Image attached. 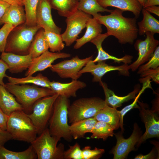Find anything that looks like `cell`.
<instances>
[{"instance_id":"1","label":"cell","mask_w":159,"mask_h":159,"mask_svg":"<svg viewBox=\"0 0 159 159\" xmlns=\"http://www.w3.org/2000/svg\"><path fill=\"white\" fill-rule=\"evenodd\" d=\"M123 12L116 9L108 15L98 14L93 17L106 27L109 36H113L121 44H132L138 34L137 18L125 17Z\"/></svg>"},{"instance_id":"2","label":"cell","mask_w":159,"mask_h":159,"mask_svg":"<svg viewBox=\"0 0 159 159\" xmlns=\"http://www.w3.org/2000/svg\"><path fill=\"white\" fill-rule=\"evenodd\" d=\"M70 105L68 98L59 95L54 102L48 122L50 134L67 141H70L72 138L68 122V109Z\"/></svg>"},{"instance_id":"3","label":"cell","mask_w":159,"mask_h":159,"mask_svg":"<svg viewBox=\"0 0 159 159\" xmlns=\"http://www.w3.org/2000/svg\"><path fill=\"white\" fill-rule=\"evenodd\" d=\"M6 130L12 139L30 143L38 134L36 127L22 110L15 111L8 116Z\"/></svg>"},{"instance_id":"4","label":"cell","mask_w":159,"mask_h":159,"mask_svg":"<svg viewBox=\"0 0 159 159\" xmlns=\"http://www.w3.org/2000/svg\"><path fill=\"white\" fill-rule=\"evenodd\" d=\"M4 87L15 96L17 101L22 105L24 111L27 114L32 112L34 105L38 100L55 94L49 88L26 84L13 85L8 82L5 84Z\"/></svg>"},{"instance_id":"5","label":"cell","mask_w":159,"mask_h":159,"mask_svg":"<svg viewBox=\"0 0 159 159\" xmlns=\"http://www.w3.org/2000/svg\"><path fill=\"white\" fill-rule=\"evenodd\" d=\"M40 29L37 25L29 26L25 23L14 28L7 38L5 52L21 55L29 54L34 36Z\"/></svg>"},{"instance_id":"6","label":"cell","mask_w":159,"mask_h":159,"mask_svg":"<svg viewBox=\"0 0 159 159\" xmlns=\"http://www.w3.org/2000/svg\"><path fill=\"white\" fill-rule=\"evenodd\" d=\"M60 140L52 136L47 127L31 143L38 159H64V145H57Z\"/></svg>"},{"instance_id":"7","label":"cell","mask_w":159,"mask_h":159,"mask_svg":"<svg viewBox=\"0 0 159 159\" xmlns=\"http://www.w3.org/2000/svg\"><path fill=\"white\" fill-rule=\"evenodd\" d=\"M106 105L105 100L98 97L82 98L74 101L68 109L69 123L94 117Z\"/></svg>"},{"instance_id":"8","label":"cell","mask_w":159,"mask_h":159,"mask_svg":"<svg viewBox=\"0 0 159 159\" xmlns=\"http://www.w3.org/2000/svg\"><path fill=\"white\" fill-rule=\"evenodd\" d=\"M58 96L55 94L40 99L34 105L32 112L27 114L36 127L39 135L47 127L54 102Z\"/></svg>"},{"instance_id":"9","label":"cell","mask_w":159,"mask_h":159,"mask_svg":"<svg viewBox=\"0 0 159 159\" xmlns=\"http://www.w3.org/2000/svg\"><path fill=\"white\" fill-rule=\"evenodd\" d=\"M92 16L79 10L66 17L67 28L65 32L61 34L66 46H71L76 41L78 35L86 27L88 20Z\"/></svg>"},{"instance_id":"10","label":"cell","mask_w":159,"mask_h":159,"mask_svg":"<svg viewBox=\"0 0 159 159\" xmlns=\"http://www.w3.org/2000/svg\"><path fill=\"white\" fill-rule=\"evenodd\" d=\"M92 59V56L83 59H80L78 56H76L71 59L52 64L49 68L61 78L77 80L81 76L79 73L80 71Z\"/></svg>"},{"instance_id":"11","label":"cell","mask_w":159,"mask_h":159,"mask_svg":"<svg viewBox=\"0 0 159 159\" xmlns=\"http://www.w3.org/2000/svg\"><path fill=\"white\" fill-rule=\"evenodd\" d=\"M145 34V40L138 39L134 44V47L138 52V57L135 61L129 65L132 71H136L140 65L149 59L159 44V41L154 38V34L150 32Z\"/></svg>"},{"instance_id":"12","label":"cell","mask_w":159,"mask_h":159,"mask_svg":"<svg viewBox=\"0 0 159 159\" xmlns=\"http://www.w3.org/2000/svg\"><path fill=\"white\" fill-rule=\"evenodd\" d=\"M141 132L138 125L135 123L133 130L131 136L125 139L122 132L114 134L117 139L115 146L111 151L114 159H124L127 156L131 151L135 150V146L138 142L142 135Z\"/></svg>"},{"instance_id":"13","label":"cell","mask_w":159,"mask_h":159,"mask_svg":"<svg viewBox=\"0 0 159 159\" xmlns=\"http://www.w3.org/2000/svg\"><path fill=\"white\" fill-rule=\"evenodd\" d=\"M129 65L124 64L120 66H113L105 63V61L97 62V64L91 59L89 60L85 66L80 71L79 73L82 75L85 73H90L93 76L92 81L93 82H100L102 77L107 73L111 71H117L120 74L129 76L130 69Z\"/></svg>"},{"instance_id":"14","label":"cell","mask_w":159,"mask_h":159,"mask_svg":"<svg viewBox=\"0 0 159 159\" xmlns=\"http://www.w3.org/2000/svg\"><path fill=\"white\" fill-rule=\"evenodd\" d=\"M140 106L141 117L144 123L145 131L142 135L137 143L139 146L147 139L159 136V118L158 114L155 110L146 108V105L138 100Z\"/></svg>"},{"instance_id":"15","label":"cell","mask_w":159,"mask_h":159,"mask_svg":"<svg viewBox=\"0 0 159 159\" xmlns=\"http://www.w3.org/2000/svg\"><path fill=\"white\" fill-rule=\"evenodd\" d=\"M51 9L48 0H39L36 13L37 25L45 31L60 34L62 29L55 24L51 14Z\"/></svg>"},{"instance_id":"16","label":"cell","mask_w":159,"mask_h":159,"mask_svg":"<svg viewBox=\"0 0 159 159\" xmlns=\"http://www.w3.org/2000/svg\"><path fill=\"white\" fill-rule=\"evenodd\" d=\"M71 56L69 53L60 52H53L48 50L37 57L32 59L25 76L32 75L37 72L44 70L50 67L52 63L56 59L69 57Z\"/></svg>"},{"instance_id":"17","label":"cell","mask_w":159,"mask_h":159,"mask_svg":"<svg viewBox=\"0 0 159 159\" xmlns=\"http://www.w3.org/2000/svg\"><path fill=\"white\" fill-rule=\"evenodd\" d=\"M0 57L7 64L8 70L12 73H21L28 69L32 59L29 54L21 55L5 52L1 53Z\"/></svg>"},{"instance_id":"18","label":"cell","mask_w":159,"mask_h":159,"mask_svg":"<svg viewBox=\"0 0 159 159\" xmlns=\"http://www.w3.org/2000/svg\"><path fill=\"white\" fill-rule=\"evenodd\" d=\"M99 84L104 91L105 96V101L106 105L115 108L121 107L124 102L135 99L136 97V94L140 90V85H136L134 90L127 95L124 96H119L116 95L113 91L108 88L105 83L102 81L99 83Z\"/></svg>"},{"instance_id":"19","label":"cell","mask_w":159,"mask_h":159,"mask_svg":"<svg viewBox=\"0 0 159 159\" xmlns=\"http://www.w3.org/2000/svg\"><path fill=\"white\" fill-rule=\"evenodd\" d=\"M50 89L55 94L68 98L71 97H76L77 91L86 86L85 83L77 80H72L71 82L67 83L53 81L50 82Z\"/></svg>"},{"instance_id":"20","label":"cell","mask_w":159,"mask_h":159,"mask_svg":"<svg viewBox=\"0 0 159 159\" xmlns=\"http://www.w3.org/2000/svg\"><path fill=\"white\" fill-rule=\"evenodd\" d=\"M108 36L107 32L101 34L90 41L96 46L98 51L97 55L95 59L93 60V62L95 63L111 59L113 60L115 62L118 63L121 62L127 64L130 63L133 58L132 56L126 55L122 57L117 58L110 55L103 49L102 47V43Z\"/></svg>"},{"instance_id":"21","label":"cell","mask_w":159,"mask_h":159,"mask_svg":"<svg viewBox=\"0 0 159 159\" xmlns=\"http://www.w3.org/2000/svg\"><path fill=\"white\" fill-rule=\"evenodd\" d=\"M103 7H113L124 11L132 12L135 17L138 18L142 9V7L137 0H97Z\"/></svg>"},{"instance_id":"22","label":"cell","mask_w":159,"mask_h":159,"mask_svg":"<svg viewBox=\"0 0 159 159\" xmlns=\"http://www.w3.org/2000/svg\"><path fill=\"white\" fill-rule=\"evenodd\" d=\"M26 20L25 13L23 6L10 5L4 16L0 19V25L9 23L15 27L24 23Z\"/></svg>"},{"instance_id":"23","label":"cell","mask_w":159,"mask_h":159,"mask_svg":"<svg viewBox=\"0 0 159 159\" xmlns=\"http://www.w3.org/2000/svg\"><path fill=\"white\" fill-rule=\"evenodd\" d=\"M86 27V31L84 35L76 40L74 49H78L86 43L90 42L92 39L101 34L102 31V24L93 17L88 20Z\"/></svg>"},{"instance_id":"24","label":"cell","mask_w":159,"mask_h":159,"mask_svg":"<svg viewBox=\"0 0 159 159\" xmlns=\"http://www.w3.org/2000/svg\"><path fill=\"white\" fill-rule=\"evenodd\" d=\"M0 107L8 116L13 112L24 109L13 95L8 91L4 86L0 85Z\"/></svg>"},{"instance_id":"25","label":"cell","mask_w":159,"mask_h":159,"mask_svg":"<svg viewBox=\"0 0 159 159\" xmlns=\"http://www.w3.org/2000/svg\"><path fill=\"white\" fill-rule=\"evenodd\" d=\"M97 121L92 117L71 124L69 129L72 138L76 140L84 138L86 133L91 132Z\"/></svg>"},{"instance_id":"26","label":"cell","mask_w":159,"mask_h":159,"mask_svg":"<svg viewBox=\"0 0 159 159\" xmlns=\"http://www.w3.org/2000/svg\"><path fill=\"white\" fill-rule=\"evenodd\" d=\"M94 117L97 121L108 124L114 130H117L120 127L119 111L106 105Z\"/></svg>"},{"instance_id":"27","label":"cell","mask_w":159,"mask_h":159,"mask_svg":"<svg viewBox=\"0 0 159 159\" xmlns=\"http://www.w3.org/2000/svg\"><path fill=\"white\" fill-rule=\"evenodd\" d=\"M143 19L138 23V34L143 35L147 32L159 33V21L145 9L142 10Z\"/></svg>"},{"instance_id":"28","label":"cell","mask_w":159,"mask_h":159,"mask_svg":"<svg viewBox=\"0 0 159 159\" xmlns=\"http://www.w3.org/2000/svg\"><path fill=\"white\" fill-rule=\"evenodd\" d=\"M49 49L44 30L41 28L34 36L29 49V54L32 59L48 51Z\"/></svg>"},{"instance_id":"29","label":"cell","mask_w":159,"mask_h":159,"mask_svg":"<svg viewBox=\"0 0 159 159\" xmlns=\"http://www.w3.org/2000/svg\"><path fill=\"white\" fill-rule=\"evenodd\" d=\"M52 9L57 10L59 14L67 17L77 9L78 0H48Z\"/></svg>"},{"instance_id":"30","label":"cell","mask_w":159,"mask_h":159,"mask_svg":"<svg viewBox=\"0 0 159 159\" xmlns=\"http://www.w3.org/2000/svg\"><path fill=\"white\" fill-rule=\"evenodd\" d=\"M8 83L13 85H22L32 84L43 87L50 89L51 81L47 77L39 73L35 76H26L21 78L7 76Z\"/></svg>"},{"instance_id":"31","label":"cell","mask_w":159,"mask_h":159,"mask_svg":"<svg viewBox=\"0 0 159 159\" xmlns=\"http://www.w3.org/2000/svg\"><path fill=\"white\" fill-rule=\"evenodd\" d=\"M36 152L31 145L26 149L21 152L9 150L4 146L0 147V159H35Z\"/></svg>"},{"instance_id":"32","label":"cell","mask_w":159,"mask_h":159,"mask_svg":"<svg viewBox=\"0 0 159 159\" xmlns=\"http://www.w3.org/2000/svg\"><path fill=\"white\" fill-rule=\"evenodd\" d=\"M77 9L92 15L93 17L99 12L110 13L112 11L102 7L97 0H80L79 1Z\"/></svg>"},{"instance_id":"33","label":"cell","mask_w":159,"mask_h":159,"mask_svg":"<svg viewBox=\"0 0 159 159\" xmlns=\"http://www.w3.org/2000/svg\"><path fill=\"white\" fill-rule=\"evenodd\" d=\"M114 130L108 124L103 122L97 121L91 133V138L92 139H102L106 140L109 137L113 136Z\"/></svg>"},{"instance_id":"34","label":"cell","mask_w":159,"mask_h":159,"mask_svg":"<svg viewBox=\"0 0 159 159\" xmlns=\"http://www.w3.org/2000/svg\"><path fill=\"white\" fill-rule=\"evenodd\" d=\"M45 33L49 49L51 52H60L64 49L65 44L61 34L50 31H45Z\"/></svg>"},{"instance_id":"35","label":"cell","mask_w":159,"mask_h":159,"mask_svg":"<svg viewBox=\"0 0 159 159\" xmlns=\"http://www.w3.org/2000/svg\"><path fill=\"white\" fill-rule=\"evenodd\" d=\"M39 0H24V6L26 20L25 23L28 26H32L37 25L36 19V13Z\"/></svg>"},{"instance_id":"36","label":"cell","mask_w":159,"mask_h":159,"mask_svg":"<svg viewBox=\"0 0 159 159\" xmlns=\"http://www.w3.org/2000/svg\"><path fill=\"white\" fill-rule=\"evenodd\" d=\"M149 86L148 85L145 84H143V87L142 89L140 90L139 93L137 97L134 99V101L130 104L128 105L123 108L120 111H119L120 116V127L121 128L122 132L124 130L123 127V118L124 116L129 111L133 108H137L139 109L140 106L137 104V102L138 99L144 91Z\"/></svg>"},{"instance_id":"37","label":"cell","mask_w":159,"mask_h":159,"mask_svg":"<svg viewBox=\"0 0 159 159\" xmlns=\"http://www.w3.org/2000/svg\"><path fill=\"white\" fill-rule=\"evenodd\" d=\"M146 63L140 65L138 68V73H141L150 69H155L159 66V46H158L149 59Z\"/></svg>"},{"instance_id":"38","label":"cell","mask_w":159,"mask_h":159,"mask_svg":"<svg viewBox=\"0 0 159 159\" xmlns=\"http://www.w3.org/2000/svg\"><path fill=\"white\" fill-rule=\"evenodd\" d=\"M82 159H98L105 153V150L95 147L91 149L89 146H85L82 149Z\"/></svg>"},{"instance_id":"39","label":"cell","mask_w":159,"mask_h":159,"mask_svg":"<svg viewBox=\"0 0 159 159\" xmlns=\"http://www.w3.org/2000/svg\"><path fill=\"white\" fill-rule=\"evenodd\" d=\"M64 158L65 159H82V151L78 143L69 146V148L64 151Z\"/></svg>"},{"instance_id":"40","label":"cell","mask_w":159,"mask_h":159,"mask_svg":"<svg viewBox=\"0 0 159 159\" xmlns=\"http://www.w3.org/2000/svg\"><path fill=\"white\" fill-rule=\"evenodd\" d=\"M14 28L11 24L6 23L0 29V52H5L7 38L10 33Z\"/></svg>"},{"instance_id":"41","label":"cell","mask_w":159,"mask_h":159,"mask_svg":"<svg viewBox=\"0 0 159 159\" xmlns=\"http://www.w3.org/2000/svg\"><path fill=\"white\" fill-rule=\"evenodd\" d=\"M142 78L148 77L151 79L155 83L159 84V67L155 69H150L140 74Z\"/></svg>"},{"instance_id":"42","label":"cell","mask_w":159,"mask_h":159,"mask_svg":"<svg viewBox=\"0 0 159 159\" xmlns=\"http://www.w3.org/2000/svg\"><path fill=\"white\" fill-rule=\"evenodd\" d=\"M9 69V67L7 64L2 59H0V85L5 86L3 82L4 77H6L7 75L6 71Z\"/></svg>"},{"instance_id":"43","label":"cell","mask_w":159,"mask_h":159,"mask_svg":"<svg viewBox=\"0 0 159 159\" xmlns=\"http://www.w3.org/2000/svg\"><path fill=\"white\" fill-rule=\"evenodd\" d=\"M11 139V135L6 130L0 129V147L4 146L6 143Z\"/></svg>"},{"instance_id":"44","label":"cell","mask_w":159,"mask_h":159,"mask_svg":"<svg viewBox=\"0 0 159 159\" xmlns=\"http://www.w3.org/2000/svg\"><path fill=\"white\" fill-rule=\"evenodd\" d=\"M8 116L2 111L0 107V129L6 130Z\"/></svg>"},{"instance_id":"45","label":"cell","mask_w":159,"mask_h":159,"mask_svg":"<svg viewBox=\"0 0 159 159\" xmlns=\"http://www.w3.org/2000/svg\"><path fill=\"white\" fill-rule=\"evenodd\" d=\"M156 152L155 149H153L148 154L143 155L139 154L136 156L134 158L135 159H155L156 158Z\"/></svg>"},{"instance_id":"46","label":"cell","mask_w":159,"mask_h":159,"mask_svg":"<svg viewBox=\"0 0 159 159\" xmlns=\"http://www.w3.org/2000/svg\"><path fill=\"white\" fill-rule=\"evenodd\" d=\"M10 5L6 2L0 0V19L4 16Z\"/></svg>"},{"instance_id":"47","label":"cell","mask_w":159,"mask_h":159,"mask_svg":"<svg viewBox=\"0 0 159 159\" xmlns=\"http://www.w3.org/2000/svg\"><path fill=\"white\" fill-rule=\"evenodd\" d=\"M149 13H153L158 16H159V6H153L146 7L145 8Z\"/></svg>"},{"instance_id":"48","label":"cell","mask_w":159,"mask_h":159,"mask_svg":"<svg viewBox=\"0 0 159 159\" xmlns=\"http://www.w3.org/2000/svg\"><path fill=\"white\" fill-rule=\"evenodd\" d=\"M4 1L10 5H18L24 6V0H1Z\"/></svg>"},{"instance_id":"49","label":"cell","mask_w":159,"mask_h":159,"mask_svg":"<svg viewBox=\"0 0 159 159\" xmlns=\"http://www.w3.org/2000/svg\"><path fill=\"white\" fill-rule=\"evenodd\" d=\"M159 5V0H147V1L143 8L146 7Z\"/></svg>"},{"instance_id":"50","label":"cell","mask_w":159,"mask_h":159,"mask_svg":"<svg viewBox=\"0 0 159 159\" xmlns=\"http://www.w3.org/2000/svg\"><path fill=\"white\" fill-rule=\"evenodd\" d=\"M140 4L143 7L145 4L147 0H137Z\"/></svg>"},{"instance_id":"51","label":"cell","mask_w":159,"mask_h":159,"mask_svg":"<svg viewBox=\"0 0 159 159\" xmlns=\"http://www.w3.org/2000/svg\"><path fill=\"white\" fill-rule=\"evenodd\" d=\"M78 0L79 1H80V0Z\"/></svg>"}]
</instances>
